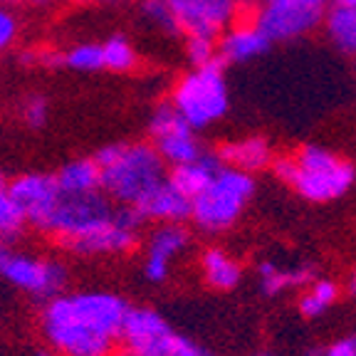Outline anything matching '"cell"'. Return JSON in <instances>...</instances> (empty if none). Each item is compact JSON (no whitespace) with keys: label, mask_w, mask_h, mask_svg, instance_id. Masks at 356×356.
Masks as SVG:
<instances>
[{"label":"cell","mask_w":356,"mask_h":356,"mask_svg":"<svg viewBox=\"0 0 356 356\" xmlns=\"http://www.w3.org/2000/svg\"><path fill=\"white\" fill-rule=\"evenodd\" d=\"M129 305L109 292L55 295L42 312V332L57 356H111Z\"/></svg>","instance_id":"cell-1"},{"label":"cell","mask_w":356,"mask_h":356,"mask_svg":"<svg viewBox=\"0 0 356 356\" xmlns=\"http://www.w3.org/2000/svg\"><path fill=\"white\" fill-rule=\"evenodd\" d=\"M99 188L122 206H134L166 178V163L151 144H109L97 151Z\"/></svg>","instance_id":"cell-2"},{"label":"cell","mask_w":356,"mask_h":356,"mask_svg":"<svg viewBox=\"0 0 356 356\" xmlns=\"http://www.w3.org/2000/svg\"><path fill=\"white\" fill-rule=\"evenodd\" d=\"M273 168L282 184L292 186L302 198L312 203L341 198L344 193H349L356 181L354 163L314 144L302 146L297 159L273 161Z\"/></svg>","instance_id":"cell-3"},{"label":"cell","mask_w":356,"mask_h":356,"mask_svg":"<svg viewBox=\"0 0 356 356\" xmlns=\"http://www.w3.org/2000/svg\"><path fill=\"white\" fill-rule=\"evenodd\" d=\"M255 193V178L240 168L220 166L213 181L191 200V218L203 233H222L235 225Z\"/></svg>","instance_id":"cell-4"},{"label":"cell","mask_w":356,"mask_h":356,"mask_svg":"<svg viewBox=\"0 0 356 356\" xmlns=\"http://www.w3.org/2000/svg\"><path fill=\"white\" fill-rule=\"evenodd\" d=\"M171 104L193 131L222 119L228 111V84L222 74V62L216 57L208 65L193 67V72L184 74L173 87Z\"/></svg>","instance_id":"cell-5"},{"label":"cell","mask_w":356,"mask_h":356,"mask_svg":"<svg viewBox=\"0 0 356 356\" xmlns=\"http://www.w3.org/2000/svg\"><path fill=\"white\" fill-rule=\"evenodd\" d=\"M0 277L30 295L55 297L65 287L67 270L57 260H42L0 243Z\"/></svg>","instance_id":"cell-6"},{"label":"cell","mask_w":356,"mask_h":356,"mask_svg":"<svg viewBox=\"0 0 356 356\" xmlns=\"http://www.w3.org/2000/svg\"><path fill=\"white\" fill-rule=\"evenodd\" d=\"M322 15L324 8L309 0H265L255 25L267 35L270 42H284L312 33L322 22Z\"/></svg>","instance_id":"cell-7"},{"label":"cell","mask_w":356,"mask_h":356,"mask_svg":"<svg viewBox=\"0 0 356 356\" xmlns=\"http://www.w3.org/2000/svg\"><path fill=\"white\" fill-rule=\"evenodd\" d=\"M111 213H114L111 198L102 188L92 191V193H77V195L62 193L60 200H57L55 213H52L50 230L47 233H52L60 243H65V240L89 230L97 222L106 220Z\"/></svg>","instance_id":"cell-8"},{"label":"cell","mask_w":356,"mask_h":356,"mask_svg":"<svg viewBox=\"0 0 356 356\" xmlns=\"http://www.w3.org/2000/svg\"><path fill=\"white\" fill-rule=\"evenodd\" d=\"M149 134L151 139H154V149L171 166L188 163L203 154L198 139H195V131L173 109L171 102L156 106V111L151 114V122H149Z\"/></svg>","instance_id":"cell-9"},{"label":"cell","mask_w":356,"mask_h":356,"mask_svg":"<svg viewBox=\"0 0 356 356\" xmlns=\"http://www.w3.org/2000/svg\"><path fill=\"white\" fill-rule=\"evenodd\" d=\"M176 17L178 33L213 38L222 35L238 13L235 0H166Z\"/></svg>","instance_id":"cell-10"},{"label":"cell","mask_w":356,"mask_h":356,"mask_svg":"<svg viewBox=\"0 0 356 356\" xmlns=\"http://www.w3.org/2000/svg\"><path fill=\"white\" fill-rule=\"evenodd\" d=\"M8 193L17 203V208L25 216V222L38 230H50L52 213L57 208L62 191L57 186L55 176H44V173H25L17 176L13 184H8Z\"/></svg>","instance_id":"cell-11"},{"label":"cell","mask_w":356,"mask_h":356,"mask_svg":"<svg viewBox=\"0 0 356 356\" xmlns=\"http://www.w3.org/2000/svg\"><path fill=\"white\" fill-rule=\"evenodd\" d=\"M173 339H176V334L159 312L129 307L122 337H119L127 351L136 356H168Z\"/></svg>","instance_id":"cell-12"},{"label":"cell","mask_w":356,"mask_h":356,"mask_svg":"<svg viewBox=\"0 0 356 356\" xmlns=\"http://www.w3.org/2000/svg\"><path fill=\"white\" fill-rule=\"evenodd\" d=\"M141 220H163V222H181L191 216V200L181 195L166 178L156 184L149 193L141 195L134 203Z\"/></svg>","instance_id":"cell-13"},{"label":"cell","mask_w":356,"mask_h":356,"mask_svg":"<svg viewBox=\"0 0 356 356\" xmlns=\"http://www.w3.org/2000/svg\"><path fill=\"white\" fill-rule=\"evenodd\" d=\"M270 40L257 28L255 22L250 25H235L222 35L218 42V60L220 62H248L260 57L262 52L270 50Z\"/></svg>","instance_id":"cell-14"},{"label":"cell","mask_w":356,"mask_h":356,"mask_svg":"<svg viewBox=\"0 0 356 356\" xmlns=\"http://www.w3.org/2000/svg\"><path fill=\"white\" fill-rule=\"evenodd\" d=\"M220 166L222 163H220V159H218V154H208V151H203V154H200L198 159H193V161L173 166L171 173L166 176V181L181 195H186L188 200H193L200 191L211 184L213 176H216Z\"/></svg>","instance_id":"cell-15"},{"label":"cell","mask_w":356,"mask_h":356,"mask_svg":"<svg viewBox=\"0 0 356 356\" xmlns=\"http://www.w3.org/2000/svg\"><path fill=\"white\" fill-rule=\"evenodd\" d=\"M218 159L222 166L240 168V171H260L273 163V151L262 136H248L243 141H230L218 149Z\"/></svg>","instance_id":"cell-16"},{"label":"cell","mask_w":356,"mask_h":356,"mask_svg":"<svg viewBox=\"0 0 356 356\" xmlns=\"http://www.w3.org/2000/svg\"><path fill=\"white\" fill-rule=\"evenodd\" d=\"M55 181L62 193H67V195L99 191V181H102L99 163H97L95 159H77V161H72V163H65V166L57 171Z\"/></svg>","instance_id":"cell-17"},{"label":"cell","mask_w":356,"mask_h":356,"mask_svg":"<svg viewBox=\"0 0 356 356\" xmlns=\"http://www.w3.org/2000/svg\"><path fill=\"white\" fill-rule=\"evenodd\" d=\"M200 262H203V273H206V280L211 287H216V289L238 287L240 277H243V270H240V265L228 252L211 248V250L203 252V260Z\"/></svg>","instance_id":"cell-18"},{"label":"cell","mask_w":356,"mask_h":356,"mask_svg":"<svg viewBox=\"0 0 356 356\" xmlns=\"http://www.w3.org/2000/svg\"><path fill=\"white\" fill-rule=\"evenodd\" d=\"M327 33L332 42L346 55H356V8L334 6L327 13Z\"/></svg>","instance_id":"cell-19"},{"label":"cell","mask_w":356,"mask_h":356,"mask_svg":"<svg viewBox=\"0 0 356 356\" xmlns=\"http://www.w3.org/2000/svg\"><path fill=\"white\" fill-rule=\"evenodd\" d=\"M188 240H191V235L184 225H178V222H166V225H161V228L154 230V235H151L149 257L161 260V262H171L173 257L188 245Z\"/></svg>","instance_id":"cell-20"},{"label":"cell","mask_w":356,"mask_h":356,"mask_svg":"<svg viewBox=\"0 0 356 356\" xmlns=\"http://www.w3.org/2000/svg\"><path fill=\"white\" fill-rule=\"evenodd\" d=\"M102 57H104V70L109 72H131L139 65V55L124 35H111L109 40H104Z\"/></svg>","instance_id":"cell-21"},{"label":"cell","mask_w":356,"mask_h":356,"mask_svg":"<svg viewBox=\"0 0 356 356\" xmlns=\"http://www.w3.org/2000/svg\"><path fill=\"white\" fill-rule=\"evenodd\" d=\"M25 216L8 193V188H0V243H13L25 230Z\"/></svg>","instance_id":"cell-22"},{"label":"cell","mask_w":356,"mask_h":356,"mask_svg":"<svg viewBox=\"0 0 356 356\" xmlns=\"http://www.w3.org/2000/svg\"><path fill=\"white\" fill-rule=\"evenodd\" d=\"M65 67H70L74 72H99V70H104L102 42L74 44L72 50L65 52Z\"/></svg>","instance_id":"cell-23"},{"label":"cell","mask_w":356,"mask_h":356,"mask_svg":"<svg viewBox=\"0 0 356 356\" xmlns=\"http://www.w3.org/2000/svg\"><path fill=\"white\" fill-rule=\"evenodd\" d=\"M141 13L146 15V20L154 22L156 28L163 30L166 35H178L176 17H173L166 0H144L141 3Z\"/></svg>","instance_id":"cell-24"},{"label":"cell","mask_w":356,"mask_h":356,"mask_svg":"<svg viewBox=\"0 0 356 356\" xmlns=\"http://www.w3.org/2000/svg\"><path fill=\"white\" fill-rule=\"evenodd\" d=\"M186 57L193 67L208 65L218 57V44L213 38H200V35H188L186 40Z\"/></svg>","instance_id":"cell-25"},{"label":"cell","mask_w":356,"mask_h":356,"mask_svg":"<svg viewBox=\"0 0 356 356\" xmlns=\"http://www.w3.org/2000/svg\"><path fill=\"white\" fill-rule=\"evenodd\" d=\"M20 117L30 129H40V127H44V124H47V117H50V104H47V99H44V97L30 95V97H25V99H22Z\"/></svg>","instance_id":"cell-26"},{"label":"cell","mask_w":356,"mask_h":356,"mask_svg":"<svg viewBox=\"0 0 356 356\" xmlns=\"http://www.w3.org/2000/svg\"><path fill=\"white\" fill-rule=\"evenodd\" d=\"M257 275H260L262 295H267V297H275L277 292H282L284 287H289L287 273L280 270L275 262H260V265H257Z\"/></svg>","instance_id":"cell-27"},{"label":"cell","mask_w":356,"mask_h":356,"mask_svg":"<svg viewBox=\"0 0 356 356\" xmlns=\"http://www.w3.org/2000/svg\"><path fill=\"white\" fill-rule=\"evenodd\" d=\"M15 40H17V17L6 6H0V52H6Z\"/></svg>","instance_id":"cell-28"},{"label":"cell","mask_w":356,"mask_h":356,"mask_svg":"<svg viewBox=\"0 0 356 356\" xmlns=\"http://www.w3.org/2000/svg\"><path fill=\"white\" fill-rule=\"evenodd\" d=\"M312 295L317 297L324 307H329L337 302V297H339V287H337V282H332V280H314Z\"/></svg>","instance_id":"cell-29"},{"label":"cell","mask_w":356,"mask_h":356,"mask_svg":"<svg viewBox=\"0 0 356 356\" xmlns=\"http://www.w3.org/2000/svg\"><path fill=\"white\" fill-rule=\"evenodd\" d=\"M168 356H211L206 349H200L198 344H193V341L184 339V337H178L173 339V346H171V354Z\"/></svg>","instance_id":"cell-30"},{"label":"cell","mask_w":356,"mask_h":356,"mask_svg":"<svg viewBox=\"0 0 356 356\" xmlns=\"http://www.w3.org/2000/svg\"><path fill=\"white\" fill-rule=\"evenodd\" d=\"M144 275H146V280H149V282H163V280L168 277V262L154 260V257H146Z\"/></svg>","instance_id":"cell-31"},{"label":"cell","mask_w":356,"mask_h":356,"mask_svg":"<svg viewBox=\"0 0 356 356\" xmlns=\"http://www.w3.org/2000/svg\"><path fill=\"white\" fill-rule=\"evenodd\" d=\"M324 309H327V307H324L322 302L317 300V297L312 295V292H309V295H302L300 297V314H302V317L314 319V317H319Z\"/></svg>","instance_id":"cell-32"},{"label":"cell","mask_w":356,"mask_h":356,"mask_svg":"<svg viewBox=\"0 0 356 356\" xmlns=\"http://www.w3.org/2000/svg\"><path fill=\"white\" fill-rule=\"evenodd\" d=\"M322 356H356V334L354 337H344V339L334 341Z\"/></svg>","instance_id":"cell-33"},{"label":"cell","mask_w":356,"mask_h":356,"mask_svg":"<svg viewBox=\"0 0 356 356\" xmlns=\"http://www.w3.org/2000/svg\"><path fill=\"white\" fill-rule=\"evenodd\" d=\"M287 282L289 287H297V284H307V282H314V265H302L297 270H287Z\"/></svg>","instance_id":"cell-34"},{"label":"cell","mask_w":356,"mask_h":356,"mask_svg":"<svg viewBox=\"0 0 356 356\" xmlns=\"http://www.w3.org/2000/svg\"><path fill=\"white\" fill-rule=\"evenodd\" d=\"M346 289H349V295H354V297H356V267H354V273H351V277H349V284H346Z\"/></svg>","instance_id":"cell-35"},{"label":"cell","mask_w":356,"mask_h":356,"mask_svg":"<svg viewBox=\"0 0 356 356\" xmlns=\"http://www.w3.org/2000/svg\"><path fill=\"white\" fill-rule=\"evenodd\" d=\"M334 6H344V8H356V0H334Z\"/></svg>","instance_id":"cell-36"},{"label":"cell","mask_w":356,"mask_h":356,"mask_svg":"<svg viewBox=\"0 0 356 356\" xmlns=\"http://www.w3.org/2000/svg\"><path fill=\"white\" fill-rule=\"evenodd\" d=\"M8 184H10V181L6 178V173L0 171V188H8Z\"/></svg>","instance_id":"cell-37"},{"label":"cell","mask_w":356,"mask_h":356,"mask_svg":"<svg viewBox=\"0 0 356 356\" xmlns=\"http://www.w3.org/2000/svg\"><path fill=\"white\" fill-rule=\"evenodd\" d=\"M30 3H38V6H47V3H57V0H30Z\"/></svg>","instance_id":"cell-38"},{"label":"cell","mask_w":356,"mask_h":356,"mask_svg":"<svg viewBox=\"0 0 356 356\" xmlns=\"http://www.w3.org/2000/svg\"><path fill=\"white\" fill-rule=\"evenodd\" d=\"M89 3H119V0H89Z\"/></svg>","instance_id":"cell-39"},{"label":"cell","mask_w":356,"mask_h":356,"mask_svg":"<svg viewBox=\"0 0 356 356\" xmlns=\"http://www.w3.org/2000/svg\"><path fill=\"white\" fill-rule=\"evenodd\" d=\"M111 356H136V354H131V351H124V354H111Z\"/></svg>","instance_id":"cell-40"},{"label":"cell","mask_w":356,"mask_h":356,"mask_svg":"<svg viewBox=\"0 0 356 356\" xmlns=\"http://www.w3.org/2000/svg\"><path fill=\"white\" fill-rule=\"evenodd\" d=\"M255 356H277V354H270V351H262V354H255Z\"/></svg>","instance_id":"cell-41"},{"label":"cell","mask_w":356,"mask_h":356,"mask_svg":"<svg viewBox=\"0 0 356 356\" xmlns=\"http://www.w3.org/2000/svg\"><path fill=\"white\" fill-rule=\"evenodd\" d=\"M40 356H57V354H40Z\"/></svg>","instance_id":"cell-42"}]
</instances>
